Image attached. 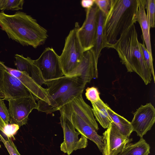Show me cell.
<instances>
[{"mask_svg":"<svg viewBox=\"0 0 155 155\" xmlns=\"http://www.w3.org/2000/svg\"><path fill=\"white\" fill-rule=\"evenodd\" d=\"M0 27L9 39L23 46H30L35 48L44 44L48 37L47 30L23 12L8 15L2 11Z\"/></svg>","mask_w":155,"mask_h":155,"instance_id":"cell-1","label":"cell"},{"mask_svg":"<svg viewBox=\"0 0 155 155\" xmlns=\"http://www.w3.org/2000/svg\"><path fill=\"white\" fill-rule=\"evenodd\" d=\"M138 0H111L103 25L105 48H113L138 21Z\"/></svg>","mask_w":155,"mask_h":155,"instance_id":"cell-2","label":"cell"},{"mask_svg":"<svg viewBox=\"0 0 155 155\" xmlns=\"http://www.w3.org/2000/svg\"><path fill=\"white\" fill-rule=\"evenodd\" d=\"M87 83L79 76H63L45 82L47 101H38V111L49 114L59 110L69 100L82 94Z\"/></svg>","mask_w":155,"mask_h":155,"instance_id":"cell-3","label":"cell"},{"mask_svg":"<svg viewBox=\"0 0 155 155\" xmlns=\"http://www.w3.org/2000/svg\"><path fill=\"white\" fill-rule=\"evenodd\" d=\"M113 48L117 51L121 62L125 66L127 72L136 73L146 85L151 82V72L144 60L134 25L117 42Z\"/></svg>","mask_w":155,"mask_h":155,"instance_id":"cell-4","label":"cell"},{"mask_svg":"<svg viewBox=\"0 0 155 155\" xmlns=\"http://www.w3.org/2000/svg\"><path fill=\"white\" fill-rule=\"evenodd\" d=\"M79 27L78 23L76 22L74 28L66 38L63 49L59 56L64 76H77V71L84 52L77 35Z\"/></svg>","mask_w":155,"mask_h":155,"instance_id":"cell-5","label":"cell"},{"mask_svg":"<svg viewBox=\"0 0 155 155\" xmlns=\"http://www.w3.org/2000/svg\"><path fill=\"white\" fill-rule=\"evenodd\" d=\"M34 61L45 82L64 76L59 56L52 48H46L38 58Z\"/></svg>","mask_w":155,"mask_h":155,"instance_id":"cell-6","label":"cell"},{"mask_svg":"<svg viewBox=\"0 0 155 155\" xmlns=\"http://www.w3.org/2000/svg\"><path fill=\"white\" fill-rule=\"evenodd\" d=\"M60 113V124L64 134V141L60 146L61 151L70 155L74 151L86 148L87 139L76 131L71 121L62 113Z\"/></svg>","mask_w":155,"mask_h":155,"instance_id":"cell-7","label":"cell"},{"mask_svg":"<svg viewBox=\"0 0 155 155\" xmlns=\"http://www.w3.org/2000/svg\"><path fill=\"white\" fill-rule=\"evenodd\" d=\"M99 10L95 3L91 8L86 9L85 19L78 29V37L84 52L90 50L94 46Z\"/></svg>","mask_w":155,"mask_h":155,"instance_id":"cell-8","label":"cell"},{"mask_svg":"<svg viewBox=\"0 0 155 155\" xmlns=\"http://www.w3.org/2000/svg\"><path fill=\"white\" fill-rule=\"evenodd\" d=\"M36 101L31 97L8 100L10 124H17L20 127L26 124L29 114L33 109H37Z\"/></svg>","mask_w":155,"mask_h":155,"instance_id":"cell-9","label":"cell"},{"mask_svg":"<svg viewBox=\"0 0 155 155\" xmlns=\"http://www.w3.org/2000/svg\"><path fill=\"white\" fill-rule=\"evenodd\" d=\"M103 134L104 146L103 155H117L132 139L123 135L111 122Z\"/></svg>","mask_w":155,"mask_h":155,"instance_id":"cell-10","label":"cell"},{"mask_svg":"<svg viewBox=\"0 0 155 155\" xmlns=\"http://www.w3.org/2000/svg\"><path fill=\"white\" fill-rule=\"evenodd\" d=\"M131 124L133 131L140 138L150 130L155 122V109L150 103L141 105L133 113Z\"/></svg>","mask_w":155,"mask_h":155,"instance_id":"cell-11","label":"cell"},{"mask_svg":"<svg viewBox=\"0 0 155 155\" xmlns=\"http://www.w3.org/2000/svg\"><path fill=\"white\" fill-rule=\"evenodd\" d=\"M59 110L60 113L64 114H75L91 125L96 130L99 129L92 108L84 101L82 94L68 101Z\"/></svg>","mask_w":155,"mask_h":155,"instance_id":"cell-12","label":"cell"},{"mask_svg":"<svg viewBox=\"0 0 155 155\" xmlns=\"http://www.w3.org/2000/svg\"><path fill=\"white\" fill-rule=\"evenodd\" d=\"M3 94L4 96L3 100L8 101L29 97H33L35 99L30 91L18 79L11 74L7 69L3 77Z\"/></svg>","mask_w":155,"mask_h":155,"instance_id":"cell-13","label":"cell"},{"mask_svg":"<svg viewBox=\"0 0 155 155\" xmlns=\"http://www.w3.org/2000/svg\"><path fill=\"white\" fill-rule=\"evenodd\" d=\"M63 114L71 121L77 131L94 142L100 152H102L104 146L103 136L98 135L93 127L75 114Z\"/></svg>","mask_w":155,"mask_h":155,"instance_id":"cell-14","label":"cell"},{"mask_svg":"<svg viewBox=\"0 0 155 155\" xmlns=\"http://www.w3.org/2000/svg\"><path fill=\"white\" fill-rule=\"evenodd\" d=\"M8 72L18 79L31 92L36 101L47 102L48 89L39 85L30 75L25 72L21 71L17 69L6 66Z\"/></svg>","mask_w":155,"mask_h":155,"instance_id":"cell-15","label":"cell"},{"mask_svg":"<svg viewBox=\"0 0 155 155\" xmlns=\"http://www.w3.org/2000/svg\"><path fill=\"white\" fill-rule=\"evenodd\" d=\"M14 64L18 70L27 73L39 85L41 86L45 81L42 78L40 70L35 63L34 60L29 57L15 54Z\"/></svg>","mask_w":155,"mask_h":155,"instance_id":"cell-16","label":"cell"},{"mask_svg":"<svg viewBox=\"0 0 155 155\" xmlns=\"http://www.w3.org/2000/svg\"><path fill=\"white\" fill-rule=\"evenodd\" d=\"M138 21L141 29L143 41L151 57L153 58L150 40V28L147 21L145 8V0H138Z\"/></svg>","mask_w":155,"mask_h":155,"instance_id":"cell-17","label":"cell"},{"mask_svg":"<svg viewBox=\"0 0 155 155\" xmlns=\"http://www.w3.org/2000/svg\"><path fill=\"white\" fill-rule=\"evenodd\" d=\"M105 17L99 10L94 43L93 47L90 50L92 52L97 63H98V60L102 50L105 48L103 36V25Z\"/></svg>","mask_w":155,"mask_h":155,"instance_id":"cell-18","label":"cell"},{"mask_svg":"<svg viewBox=\"0 0 155 155\" xmlns=\"http://www.w3.org/2000/svg\"><path fill=\"white\" fill-rule=\"evenodd\" d=\"M93 113L96 119L104 128H107L112 122L107 110V105L100 99L97 102H91Z\"/></svg>","mask_w":155,"mask_h":155,"instance_id":"cell-19","label":"cell"},{"mask_svg":"<svg viewBox=\"0 0 155 155\" xmlns=\"http://www.w3.org/2000/svg\"><path fill=\"white\" fill-rule=\"evenodd\" d=\"M150 150L149 145L142 137L136 143H128L117 155H148Z\"/></svg>","mask_w":155,"mask_h":155,"instance_id":"cell-20","label":"cell"},{"mask_svg":"<svg viewBox=\"0 0 155 155\" xmlns=\"http://www.w3.org/2000/svg\"><path fill=\"white\" fill-rule=\"evenodd\" d=\"M107 110L112 122L123 135L129 137L133 131L130 122L115 113L108 106Z\"/></svg>","mask_w":155,"mask_h":155,"instance_id":"cell-21","label":"cell"},{"mask_svg":"<svg viewBox=\"0 0 155 155\" xmlns=\"http://www.w3.org/2000/svg\"><path fill=\"white\" fill-rule=\"evenodd\" d=\"M24 3V0H0V10H21Z\"/></svg>","mask_w":155,"mask_h":155,"instance_id":"cell-22","label":"cell"},{"mask_svg":"<svg viewBox=\"0 0 155 155\" xmlns=\"http://www.w3.org/2000/svg\"><path fill=\"white\" fill-rule=\"evenodd\" d=\"M147 19L150 28L155 26V0H145Z\"/></svg>","mask_w":155,"mask_h":155,"instance_id":"cell-23","label":"cell"},{"mask_svg":"<svg viewBox=\"0 0 155 155\" xmlns=\"http://www.w3.org/2000/svg\"><path fill=\"white\" fill-rule=\"evenodd\" d=\"M140 45L144 60L148 68L150 70L154 82L155 78L153 64V58H152L147 50L143 41V43H140Z\"/></svg>","mask_w":155,"mask_h":155,"instance_id":"cell-24","label":"cell"},{"mask_svg":"<svg viewBox=\"0 0 155 155\" xmlns=\"http://www.w3.org/2000/svg\"><path fill=\"white\" fill-rule=\"evenodd\" d=\"M1 141L3 142L10 155H18L19 153L12 140L7 137L5 139L0 134Z\"/></svg>","mask_w":155,"mask_h":155,"instance_id":"cell-25","label":"cell"},{"mask_svg":"<svg viewBox=\"0 0 155 155\" xmlns=\"http://www.w3.org/2000/svg\"><path fill=\"white\" fill-rule=\"evenodd\" d=\"M85 95L87 99L91 102H97L101 99L98 90L94 87L87 88Z\"/></svg>","mask_w":155,"mask_h":155,"instance_id":"cell-26","label":"cell"},{"mask_svg":"<svg viewBox=\"0 0 155 155\" xmlns=\"http://www.w3.org/2000/svg\"><path fill=\"white\" fill-rule=\"evenodd\" d=\"M94 3L99 10L106 16L111 6V0H94Z\"/></svg>","mask_w":155,"mask_h":155,"instance_id":"cell-27","label":"cell"},{"mask_svg":"<svg viewBox=\"0 0 155 155\" xmlns=\"http://www.w3.org/2000/svg\"><path fill=\"white\" fill-rule=\"evenodd\" d=\"M20 127L17 124H8L6 125L4 129L3 132L7 137L12 140H15L14 136L17 133Z\"/></svg>","mask_w":155,"mask_h":155,"instance_id":"cell-28","label":"cell"},{"mask_svg":"<svg viewBox=\"0 0 155 155\" xmlns=\"http://www.w3.org/2000/svg\"><path fill=\"white\" fill-rule=\"evenodd\" d=\"M0 117L6 125L8 124L10 120L9 110L2 99H0Z\"/></svg>","mask_w":155,"mask_h":155,"instance_id":"cell-29","label":"cell"},{"mask_svg":"<svg viewBox=\"0 0 155 155\" xmlns=\"http://www.w3.org/2000/svg\"><path fill=\"white\" fill-rule=\"evenodd\" d=\"M6 66L4 63L0 60V99L4 98L3 94V82L4 73L5 70Z\"/></svg>","mask_w":155,"mask_h":155,"instance_id":"cell-30","label":"cell"},{"mask_svg":"<svg viewBox=\"0 0 155 155\" xmlns=\"http://www.w3.org/2000/svg\"><path fill=\"white\" fill-rule=\"evenodd\" d=\"M81 4L84 8L88 9L92 7L94 4V0H82Z\"/></svg>","mask_w":155,"mask_h":155,"instance_id":"cell-31","label":"cell"},{"mask_svg":"<svg viewBox=\"0 0 155 155\" xmlns=\"http://www.w3.org/2000/svg\"><path fill=\"white\" fill-rule=\"evenodd\" d=\"M6 125L5 124L0 117V130L3 132L4 128Z\"/></svg>","mask_w":155,"mask_h":155,"instance_id":"cell-32","label":"cell"},{"mask_svg":"<svg viewBox=\"0 0 155 155\" xmlns=\"http://www.w3.org/2000/svg\"><path fill=\"white\" fill-rule=\"evenodd\" d=\"M18 155H21V154H20L19 153H18Z\"/></svg>","mask_w":155,"mask_h":155,"instance_id":"cell-33","label":"cell"}]
</instances>
